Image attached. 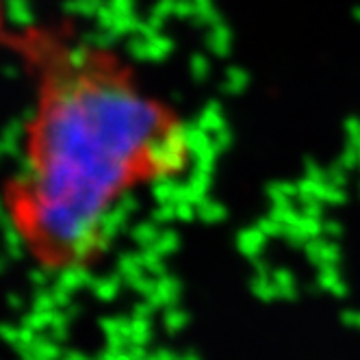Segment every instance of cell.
I'll return each mask as SVG.
<instances>
[{
    "label": "cell",
    "mask_w": 360,
    "mask_h": 360,
    "mask_svg": "<svg viewBox=\"0 0 360 360\" xmlns=\"http://www.w3.org/2000/svg\"><path fill=\"white\" fill-rule=\"evenodd\" d=\"M15 46L31 94L5 183L7 221L41 271L87 269L128 200L189 169L193 128L105 39L35 24Z\"/></svg>",
    "instance_id": "cell-1"
}]
</instances>
